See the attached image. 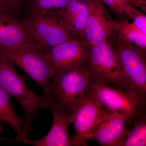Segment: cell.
<instances>
[{"label":"cell","mask_w":146,"mask_h":146,"mask_svg":"<svg viewBox=\"0 0 146 146\" xmlns=\"http://www.w3.org/2000/svg\"><path fill=\"white\" fill-rule=\"evenodd\" d=\"M0 55L25 71L50 96L51 80L54 75L45 50L36 48H23L5 52Z\"/></svg>","instance_id":"cell-5"},{"label":"cell","mask_w":146,"mask_h":146,"mask_svg":"<svg viewBox=\"0 0 146 146\" xmlns=\"http://www.w3.org/2000/svg\"><path fill=\"white\" fill-rule=\"evenodd\" d=\"M53 116L52 126L48 133L38 140H29L27 145L35 146H71L69 137V128L72 123L71 114L65 112L53 104L51 106Z\"/></svg>","instance_id":"cell-13"},{"label":"cell","mask_w":146,"mask_h":146,"mask_svg":"<svg viewBox=\"0 0 146 146\" xmlns=\"http://www.w3.org/2000/svg\"><path fill=\"white\" fill-rule=\"evenodd\" d=\"M7 9V7H13L17 6L23 0H2Z\"/></svg>","instance_id":"cell-23"},{"label":"cell","mask_w":146,"mask_h":146,"mask_svg":"<svg viewBox=\"0 0 146 146\" xmlns=\"http://www.w3.org/2000/svg\"><path fill=\"white\" fill-rule=\"evenodd\" d=\"M11 96L0 86V123H6L16 131L17 138L14 141H23L25 118L15 112L11 102Z\"/></svg>","instance_id":"cell-14"},{"label":"cell","mask_w":146,"mask_h":146,"mask_svg":"<svg viewBox=\"0 0 146 146\" xmlns=\"http://www.w3.org/2000/svg\"><path fill=\"white\" fill-rule=\"evenodd\" d=\"M122 13L127 14L131 18L133 23L136 27L146 34V16L145 14L133 7V6L126 4L123 9Z\"/></svg>","instance_id":"cell-20"},{"label":"cell","mask_w":146,"mask_h":146,"mask_svg":"<svg viewBox=\"0 0 146 146\" xmlns=\"http://www.w3.org/2000/svg\"><path fill=\"white\" fill-rule=\"evenodd\" d=\"M111 113L86 94L84 100L71 114L76 132L70 138L72 146H86L85 136Z\"/></svg>","instance_id":"cell-6"},{"label":"cell","mask_w":146,"mask_h":146,"mask_svg":"<svg viewBox=\"0 0 146 146\" xmlns=\"http://www.w3.org/2000/svg\"><path fill=\"white\" fill-rule=\"evenodd\" d=\"M91 48L86 42L72 39L45 50V53L54 74L58 71L85 63Z\"/></svg>","instance_id":"cell-10"},{"label":"cell","mask_w":146,"mask_h":146,"mask_svg":"<svg viewBox=\"0 0 146 146\" xmlns=\"http://www.w3.org/2000/svg\"><path fill=\"white\" fill-rule=\"evenodd\" d=\"M144 50L131 44L118 45L116 52L123 74L136 92L146 98V62Z\"/></svg>","instance_id":"cell-7"},{"label":"cell","mask_w":146,"mask_h":146,"mask_svg":"<svg viewBox=\"0 0 146 146\" xmlns=\"http://www.w3.org/2000/svg\"><path fill=\"white\" fill-rule=\"evenodd\" d=\"M7 8L2 0H0V11H6Z\"/></svg>","instance_id":"cell-24"},{"label":"cell","mask_w":146,"mask_h":146,"mask_svg":"<svg viewBox=\"0 0 146 146\" xmlns=\"http://www.w3.org/2000/svg\"><path fill=\"white\" fill-rule=\"evenodd\" d=\"M23 22L43 50L74 39L70 33L54 18L31 15Z\"/></svg>","instance_id":"cell-8"},{"label":"cell","mask_w":146,"mask_h":146,"mask_svg":"<svg viewBox=\"0 0 146 146\" xmlns=\"http://www.w3.org/2000/svg\"><path fill=\"white\" fill-rule=\"evenodd\" d=\"M114 32L116 31L122 40L123 43H134L136 46L145 50L146 34L137 28L133 23L127 21L114 20Z\"/></svg>","instance_id":"cell-16"},{"label":"cell","mask_w":146,"mask_h":146,"mask_svg":"<svg viewBox=\"0 0 146 146\" xmlns=\"http://www.w3.org/2000/svg\"><path fill=\"white\" fill-rule=\"evenodd\" d=\"M0 86L11 96L15 98L23 107L25 114L23 127V141L29 139L33 120L42 110L51 107L52 100L48 95L39 96L35 94L24 79L18 75L13 64L0 55Z\"/></svg>","instance_id":"cell-1"},{"label":"cell","mask_w":146,"mask_h":146,"mask_svg":"<svg viewBox=\"0 0 146 146\" xmlns=\"http://www.w3.org/2000/svg\"><path fill=\"white\" fill-rule=\"evenodd\" d=\"M69 1L30 0L31 15L53 18L59 21Z\"/></svg>","instance_id":"cell-15"},{"label":"cell","mask_w":146,"mask_h":146,"mask_svg":"<svg viewBox=\"0 0 146 146\" xmlns=\"http://www.w3.org/2000/svg\"><path fill=\"white\" fill-rule=\"evenodd\" d=\"M125 2L126 4L140 7L146 12V0H125Z\"/></svg>","instance_id":"cell-22"},{"label":"cell","mask_w":146,"mask_h":146,"mask_svg":"<svg viewBox=\"0 0 146 146\" xmlns=\"http://www.w3.org/2000/svg\"><path fill=\"white\" fill-rule=\"evenodd\" d=\"M130 121L124 115L112 113L84 138L93 140L102 146H121L128 132L127 123Z\"/></svg>","instance_id":"cell-12"},{"label":"cell","mask_w":146,"mask_h":146,"mask_svg":"<svg viewBox=\"0 0 146 146\" xmlns=\"http://www.w3.org/2000/svg\"><path fill=\"white\" fill-rule=\"evenodd\" d=\"M89 14L83 37L91 47L107 41L114 32V20L110 16L101 0H87Z\"/></svg>","instance_id":"cell-11"},{"label":"cell","mask_w":146,"mask_h":146,"mask_svg":"<svg viewBox=\"0 0 146 146\" xmlns=\"http://www.w3.org/2000/svg\"><path fill=\"white\" fill-rule=\"evenodd\" d=\"M89 14V4L87 0H80L78 12L70 32L71 36L74 39H78V38L83 37Z\"/></svg>","instance_id":"cell-18"},{"label":"cell","mask_w":146,"mask_h":146,"mask_svg":"<svg viewBox=\"0 0 146 146\" xmlns=\"http://www.w3.org/2000/svg\"><path fill=\"white\" fill-rule=\"evenodd\" d=\"M85 65L91 81L110 84L120 89L136 92L123 74L116 50L107 41L91 47Z\"/></svg>","instance_id":"cell-4"},{"label":"cell","mask_w":146,"mask_h":146,"mask_svg":"<svg viewBox=\"0 0 146 146\" xmlns=\"http://www.w3.org/2000/svg\"><path fill=\"white\" fill-rule=\"evenodd\" d=\"M79 1L80 0H70L59 20L60 24L70 33L78 12Z\"/></svg>","instance_id":"cell-19"},{"label":"cell","mask_w":146,"mask_h":146,"mask_svg":"<svg viewBox=\"0 0 146 146\" xmlns=\"http://www.w3.org/2000/svg\"><path fill=\"white\" fill-rule=\"evenodd\" d=\"M111 9L118 13H122L123 9L126 4L125 0H101Z\"/></svg>","instance_id":"cell-21"},{"label":"cell","mask_w":146,"mask_h":146,"mask_svg":"<svg viewBox=\"0 0 146 146\" xmlns=\"http://www.w3.org/2000/svg\"><path fill=\"white\" fill-rule=\"evenodd\" d=\"M51 82L50 96L52 103L72 114L86 96L90 74L85 63L56 72Z\"/></svg>","instance_id":"cell-2"},{"label":"cell","mask_w":146,"mask_h":146,"mask_svg":"<svg viewBox=\"0 0 146 146\" xmlns=\"http://www.w3.org/2000/svg\"><path fill=\"white\" fill-rule=\"evenodd\" d=\"M146 145V117L135 118L133 127L130 130L128 131L121 146Z\"/></svg>","instance_id":"cell-17"},{"label":"cell","mask_w":146,"mask_h":146,"mask_svg":"<svg viewBox=\"0 0 146 146\" xmlns=\"http://www.w3.org/2000/svg\"><path fill=\"white\" fill-rule=\"evenodd\" d=\"M86 94L110 113L124 115L129 120L146 117V98L136 91L90 81Z\"/></svg>","instance_id":"cell-3"},{"label":"cell","mask_w":146,"mask_h":146,"mask_svg":"<svg viewBox=\"0 0 146 146\" xmlns=\"http://www.w3.org/2000/svg\"><path fill=\"white\" fill-rule=\"evenodd\" d=\"M23 48L42 50L23 21L16 19L7 10L0 11V54Z\"/></svg>","instance_id":"cell-9"}]
</instances>
